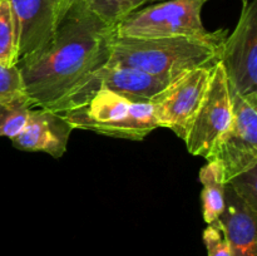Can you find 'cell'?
Returning a JSON list of instances; mask_svg holds the SVG:
<instances>
[{
  "instance_id": "1",
  "label": "cell",
  "mask_w": 257,
  "mask_h": 256,
  "mask_svg": "<svg viewBox=\"0 0 257 256\" xmlns=\"http://www.w3.org/2000/svg\"><path fill=\"white\" fill-rule=\"evenodd\" d=\"M114 27L75 0L44 48L18 62L33 107L55 112L92 73L109 60Z\"/></svg>"
},
{
  "instance_id": "2",
  "label": "cell",
  "mask_w": 257,
  "mask_h": 256,
  "mask_svg": "<svg viewBox=\"0 0 257 256\" xmlns=\"http://www.w3.org/2000/svg\"><path fill=\"white\" fill-rule=\"evenodd\" d=\"M227 29L208 38L131 39L113 37L108 65L140 69L168 83L196 68H212L220 62Z\"/></svg>"
},
{
  "instance_id": "3",
  "label": "cell",
  "mask_w": 257,
  "mask_h": 256,
  "mask_svg": "<svg viewBox=\"0 0 257 256\" xmlns=\"http://www.w3.org/2000/svg\"><path fill=\"white\" fill-rule=\"evenodd\" d=\"M73 130L108 137L143 141L157 127L152 103H133L107 89H97L80 104L60 113Z\"/></svg>"
},
{
  "instance_id": "4",
  "label": "cell",
  "mask_w": 257,
  "mask_h": 256,
  "mask_svg": "<svg viewBox=\"0 0 257 256\" xmlns=\"http://www.w3.org/2000/svg\"><path fill=\"white\" fill-rule=\"evenodd\" d=\"M208 0H167L137 10L114 27V35L131 39L208 38L203 27V5Z\"/></svg>"
},
{
  "instance_id": "5",
  "label": "cell",
  "mask_w": 257,
  "mask_h": 256,
  "mask_svg": "<svg viewBox=\"0 0 257 256\" xmlns=\"http://www.w3.org/2000/svg\"><path fill=\"white\" fill-rule=\"evenodd\" d=\"M230 128L207 161H220L226 183L257 167V92L232 97Z\"/></svg>"
},
{
  "instance_id": "6",
  "label": "cell",
  "mask_w": 257,
  "mask_h": 256,
  "mask_svg": "<svg viewBox=\"0 0 257 256\" xmlns=\"http://www.w3.org/2000/svg\"><path fill=\"white\" fill-rule=\"evenodd\" d=\"M232 98L220 62L212 68L210 85L185 137L188 152L207 160L232 122Z\"/></svg>"
},
{
  "instance_id": "7",
  "label": "cell",
  "mask_w": 257,
  "mask_h": 256,
  "mask_svg": "<svg viewBox=\"0 0 257 256\" xmlns=\"http://www.w3.org/2000/svg\"><path fill=\"white\" fill-rule=\"evenodd\" d=\"M220 63L231 98L257 92V0H242L240 19L226 38Z\"/></svg>"
},
{
  "instance_id": "8",
  "label": "cell",
  "mask_w": 257,
  "mask_h": 256,
  "mask_svg": "<svg viewBox=\"0 0 257 256\" xmlns=\"http://www.w3.org/2000/svg\"><path fill=\"white\" fill-rule=\"evenodd\" d=\"M212 68H196L183 73L156 95L151 103L158 128H168L185 140L208 89Z\"/></svg>"
},
{
  "instance_id": "9",
  "label": "cell",
  "mask_w": 257,
  "mask_h": 256,
  "mask_svg": "<svg viewBox=\"0 0 257 256\" xmlns=\"http://www.w3.org/2000/svg\"><path fill=\"white\" fill-rule=\"evenodd\" d=\"M167 85L160 78L136 68L105 64L83 80L55 112L72 109L97 89H107L133 103H151Z\"/></svg>"
},
{
  "instance_id": "10",
  "label": "cell",
  "mask_w": 257,
  "mask_h": 256,
  "mask_svg": "<svg viewBox=\"0 0 257 256\" xmlns=\"http://www.w3.org/2000/svg\"><path fill=\"white\" fill-rule=\"evenodd\" d=\"M15 25L19 60L39 52L49 43L60 20L74 2L70 0H5Z\"/></svg>"
},
{
  "instance_id": "11",
  "label": "cell",
  "mask_w": 257,
  "mask_h": 256,
  "mask_svg": "<svg viewBox=\"0 0 257 256\" xmlns=\"http://www.w3.org/2000/svg\"><path fill=\"white\" fill-rule=\"evenodd\" d=\"M73 128L60 113L45 108H30L25 127L12 143L24 152H44L60 158L67 152Z\"/></svg>"
},
{
  "instance_id": "12",
  "label": "cell",
  "mask_w": 257,
  "mask_h": 256,
  "mask_svg": "<svg viewBox=\"0 0 257 256\" xmlns=\"http://www.w3.org/2000/svg\"><path fill=\"white\" fill-rule=\"evenodd\" d=\"M217 221L231 256H257V210L243 202L230 185H226L225 210Z\"/></svg>"
},
{
  "instance_id": "13",
  "label": "cell",
  "mask_w": 257,
  "mask_h": 256,
  "mask_svg": "<svg viewBox=\"0 0 257 256\" xmlns=\"http://www.w3.org/2000/svg\"><path fill=\"white\" fill-rule=\"evenodd\" d=\"M200 182L202 183L201 202L203 220L207 225L216 222L225 210L226 178L220 161H207L200 170Z\"/></svg>"
},
{
  "instance_id": "14",
  "label": "cell",
  "mask_w": 257,
  "mask_h": 256,
  "mask_svg": "<svg viewBox=\"0 0 257 256\" xmlns=\"http://www.w3.org/2000/svg\"><path fill=\"white\" fill-rule=\"evenodd\" d=\"M30 108L27 94L0 100V137L14 138L25 127Z\"/></svg>"
},
{
  "instance_id": "15",
  "label": "cell",
  "mask_w": 257,
  "mask_h": 256,
  "mask_svg": "<svg viewBox=\"0 0 257 256\" xmlns=\"http://www.w3.org/2000/svg\"><path fill=\"white\" fill-rule=\"evenodd\" d=\"M85 7L107 24L115 25L153 0H83Z\"/></svg>"
},
{
  "instance_id": "16",
  "label": "cell",
  "mask_w": 257,
  "mask_h": 256,
  "mask_svg": "<svg viewBox=\"0 0 257 256\" xmlns=\"http://www.w3.org/2000/svg\"><path fill=\"white\" fill-rule=\"evenodd\" d=\"M18 62L19 55L14 20L9 4L5 0H0V63L15 65Z\"/></svg>"
},
{
  "instance_id": "17",
  "label": "cell",
  "mask_w": 257,
  "mask_h": 256,
  "mask_svg": "<svg viewBox=\"0 0 257 256\" xmlns=\"http://www.w3.org/2000/svg\"><path fill=\"white\" fill-rule=\"evenodd\" d=\"M23 94H25V89L18 64L5 65L0 63V100Z\"/></svg>"
},
{
  "instance_id": "18",
  "label": "cell",
  "mask_w": 257,
  "mask_h": 256,
  "mask_svg": "<svg viewBox=\"0 0 257 256\" xmlns=\"http://www.w3.org/2000/svg\"><path fill=\"white\" fill-rule=\"evenodd\" d=\"M257 167L251 168L247 172L231 180L227 185L231 186L236 195L253 210H257Z\"/></svg>"
},
{
  "instance_id": "19",
  "label": "cell",
  "mask_w": 257,
  "mask_h": 256,
  "mask_svg": "<svg viewBox=\"0 0 257 256\" xmlns=\"http://www.w3.org/2000/svg\"><path fill=\"white\" fill-rule=\"evenodd\" d=\"M202 238L208 256H231L227 240L218 221L207 225L203 231Z\"/></svg>"
},
{
  "instance_id": "20",
  "label": "cell",
  "mask_w": 257,
  "mask_h": 256,
  "mask_svg": "<svg viewBox=\"0 0 257 256\" xmlns=\"http://www.w3.org/2000/svg\"><path fill=\"white\" fill-rule=\"evenodd\" d=\"M70 2H75V0H70Z\"/></svg>"
}]
</instances>
